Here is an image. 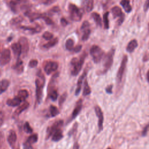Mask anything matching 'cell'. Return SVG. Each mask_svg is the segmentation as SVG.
Listing matches in <instances>:
<instances>
[{
    "mask_svg": "<svg viewBox=\"0 0 149 149\" xmlns=\"http://www.w3.org/2000/svg\"><path fill=\"white\" fill-rule=\"evenodd\" d=\"M61 23L62 26H66L68 24V22L63 17L61 19Z\"/></svg>",
    "mask_w": 149,
    "mask_h": 149,
    "instance_id": "cell-50",
    "label": "cell"
},
{
    "mask_svg": "<svg viewBox=\"0 0 149 149\" xmlns=\"http://www.w3.org/2000/svg\"><path fill=\"white\" fill-rule=\"evenodd\" d=\"M23 149H33L31 147V145L27 144L24 142V143L23 144Z\"/></svg>",
    "mask_w": 149,
    "mask_h": 149,
    "instance_id": "cell-51",
    "label": "cell"
},
{
    "mask_svg": "<svg viewBox=\"0 0 149 149\" xmlns=\"http://www.w3.org/2000/svg\"><path fill=\"white\" fill-rule=\"evenodd\" d=\"M111 12H112L113 17H115V18L118 17H119L118 23L119 25H120L122 23V22H123L124 18H125V15L122 13V9H120V8L118 6H115L112 8Z\"/></svg>",
    "mask_w": 149,
    "mask_h": 149,
    "instance_id": "cell-8",
    "label": "cell"
},
{
    "mask_svg": "<svg viewBox=\"0 0 149 149\" xmlns=\"http://www.w3.org/2000/svg\"><path fill=\"white\" fill-rule=\"evenodd\" d=\"M22 20V17H16V18H14L13 19V21L14 22V23H18L20 22Z\"/></svg>",
    "mask_w": 149,
    "mask_h": 149,
    "instance_id": "cell-52",
    "label": "cell"
},
{
    "mask_svg": "<svg viewBox=\"0 0 149 149\" xmlns=\"http://www.w3.org/2000/svg\"><path fill=\"white\" fill-rule=\"evenodd\" d=\"M69 10L71 19L75 22H79L81 19L82 13L78 7L72 3L69 5Z\"/></svg>",
    "mask_w": 149,
    "mask_h": 149,
    "instance_id": "cell-5",
    "label": "cell"
},
{
    "mask_svg": "<svg viewBox=\"0 0 149 149\" xmlns=\"http://www.w3.org/2000/svg\"><path fill=\"white\" fill-rule=\"evenodd\" d=\"M67 95H68V94H67L66 92L63 93L61 95V97H59V101H58L59 106H62V105L63 104V102H65V101L66 100V99L67 98Z\"/></svg>",
    "mask_w": 149,
    "mask_h": 149,
    "instance_id": "cell-39",
    "label": "cell"
},
{
    "mask_svg": "<svg viewBox=\"0 0 149 149\" xmlns=\"http://www.w3.org/2000/svg\"><path fill=\"white\" fill-rule=\"evenodd\" d=\"M81 3L87 12H90L92 10L93 8L94 0H81Z\"/></svg>",
    "mask_w": 149,
    "mask_h": 149,
    "instance_id": "cell-18",
    "label": "cell"
},
{
    "mask_svg": "<svg viewBox=\"0 0 149 149\" xmlns=\"http://www.w3.org/2000/svg\"><path fill=\"white\" fill-rule=\"evenodd\" d=\"M63 125V121L62 120H59L54 122L50 127H49L47 130V139H48L51 136V135L56 130L61 129Z\"/></svg>",
    "mask_w": 149,
    "mask_h": 149,
    "instance_id": "cell-7",
    "label": "cell"
},
{
    "mask_svg": "<svg viewBox=\"0 0 149 149\" xmlns=\"http://www.w3.org/2000/svg\"><path fill=\"white\" fill-rule=\"evenodd\" d=\"M87 54L86 52L83 53L79 59L77 58H73L70 61L71 65V74L73 76H77L79 72L81 70L83 65L84 63L85 58H86Z\"/></svg>",
    "mask_w": 149,
    "mask_h": 149,
    "instance_id": "cell-2",
    "label": "cell"
},
{
    "mask_svg": "<svg viewBox=\"0 0 149 149\" xmlns=\"http://www.w3.org/2000/svg\"><path fill=\"white\" fill-rule=\"evenodd\" d=\"M58 39L57 38H52V39L50 40L49 42H48L47 43L44 44L43 45V47L46 48V49L50 48L53 47L54 46H55L58 43Z\"/></svg>",
    "mask_w": 149,
    "mask_h": 149,
    "instance_id": "cell-25",
    "label": "cell"
},
{
    "mask_svg": "<svg viewBox=\"0 0 149 149\" xmlns=\"http://www.w3.org/2000/svg\"><path fill=\"white\" fill-rule=\"evenodd\" d=\"M148 0H146V3L144 6V10L145 11H147L148 10Z\"/></svg>",
    "mask_w": 149,
    "mask_h": 149,
    "instance_id": "cell-53",
    "label": "cell"
},
{
    "mask_svg": "<svg viewBox=\"0 0 149 149\" xmlns=\"http://www.w3.org/2000/svg\"><path fill=\"white\" fill-rule=\"evenodd\" d=\"M81 48H82V46L81 45H79L76 46L74 48H73L72 51H73L74 52H79L81 50Z\"/></svg>",
    "mask_w": 149,
    "mask_h": 149,
    "instance_id": "cell-47",
    "label": "cell"
},
{
    "mask_svg": "<svg viewBox=\"0 0 149 149\" xmlns=\"http://www.w3.org/2000/svg\"><path fill=\"white\" fill-rule=\"evenodd\" d=\"M42 37L46 40H50L53 38L54 35H53V34H52L51 33H50L49 31H45L42 34Z\"/></svg>",
    "mask_w": 149,
    "mask_h": 149,
    "instance_id": "cell-40",
    "label": "cell"
},
{
    "mask_svg": "<svg viewBox=\"0 0 149 149\" xmlns=\"http://www.w3.org/2000/svg\"><path fill=\"white\" fill-rule=\"evenodd\" d=\"M4 122V113L2 111H0V127L3 125Z\"/></svg>",
    "mask_w": 149,
    "mask_h": 149,
    "instance_id": "cell-46",
    "label": "cell"
},
{
    "mask_svg": "<svg viewBox=\"0 0 149 149\" xmlns=\"http://www.w3.org/2000/svg\"><path fill=\"white\" fill-rule=\"evenodd\" d=\"M11 58L10 51L9 49H5L1 53L0 56V65L4 66L8 64Z\"/></svg>",
    "mask_w": 149,
    "mask_h": 149,
    "instance_id": "cell-9",
    "label": "cell"
},
{
    "mask_svg": "<svg viewBox=\"0 0 149 149\" xmlns=\"http://www.w3.org/2000/svg\"><path fill=\"white\" fill-rule=\"evenodd\" d=\"M8 142L10 146L13 148L15 146L16 142L17 140V135L16 132L13 130H10L8 136Z\"/></svg>",
    "mask_w": 149,
    "mask_h": 149,
    "instance_id": "cell-15",
    "label": "cell"
},
{
    "mask_svg": "<svg viewBox=\"0 0 149 149\" xmlns=\"http://www.w3.org/2000/svg\"><path fill=\"white\" fill-rule=\"evenodd\" d=\"M148 125H147L143 129V130L142 131V136H146L147 135V132H148Z\"/></svg>",
    "mask_w": 149,
    "mask_h": 149,
    "instance_id": "cell-48",
    "label": "cell"
},
{
    "mask_svg": "<svg viewBox=\"0 0 149 149\" xmlns=\"http://www.w3.org/2000/svg\"><path fill=\"white\" fill-rule=\"evenodd\" d=\"M23 129H24V131L27 133H31L33 132V129L31 127L29 123L27 122H25L23 126Z\"/></svg>",
    "mask_w": 149,
    "mask_h": 149,
    "instance_id": "cell-38",
    "label": "cell"
},
{
    "mask_svg": "<svg viewBox=\"0 0 149 149\" xmlns=\"http://www.w3.org/2000/svg\"><path fill=\"white\" fill-rule=\"evenodd\" d=\"M44 21L47 24H53V22L51 19H50L48 17H47V16H45V15H43L42 16V17H41Z\"/></svg>",
    "mask_w": 149,
    "mask_h": 149,
    "instance_id": "cell-41",
    "label": "cell"
},
{
    "mask_svg": "<svg viewBox=\"0 0 149 149\" xmlns=\"http://www.w3.org/2000/svg\"><path fill=\"white\" fill-rule=\"evenodd\" d=\"M91 16H92L94 20L96 23V24L99 26H102V20H101V17L100 15L98 13L93 12L91 14Z\"/></svg>",
    "mask_w": 149,
    "mask_h": 149,
    "instance_id": "cell-28",
    "label": "cell"
},
{
    "mask_svg": "<svg viewBox=\"0 0 149 149\" xmlns=\"http://www.w3.org/2000/svg\"><path fill=\"white\" fill-rule=\"evenodd\" d=\"M29 103L28 102H27V101L24 102L22 105H20L15 111L13 115V117L15 118H16L17 117H18L22 112H23L24 111H25L29 107Z\"/></svg>",
    "mask_w": 149,
    "mask_h": 149,
    "instance_id": "cell-16",
    "label": "cell"
},
{
    "mask_svg": "<svg viewBox=\"0 0 149 149\" xmlns=\"http://www.w3.org/2000/svg\"><path fill=\"white\" fill-rule=\"evenodd\" d=\"M9 84L10 82L7 79H3L0 81V95L8 89Z\"/></svg>",
    "mask_w": 149,
    "mask_h": 149,
    "instance_id": "cell-21",
    "label": "cell"
},
{
    "mask_svg": "<svg viewBox=\"0 0 149 149\" xmlns=\"http://www.w3.org/2000/svg\"><path fill=\"white\" fill-rule=\"evenodd\" d=\"M120 5L127 13H129L132 11V6L130 4L129 0H122L120 2Z\"/></svg>",
    "mask_w": 149,
    "mask_h": 149,
    "instance_id": "cell-24",
    "label": "cell"
},
{
    "mask_svg": "<svg viewBox=\"0 0 149 149\" xmlns=\"http://www.w3.org/2000/svg\"><path fill=\"white\" fill-rule=\"evenodd\" d=\"M127 62V56L126 55H125L123 56L120 65L119 66V68L118 70L117 74H116V80H117V82L118 83H121V81H122L123 76L124 74V73H125V71L126 69Z\"/></svg>",
    "mask_w": 149,
    "mask_h": 149,
    "instance_id": "cell-6",
    "label": "cell"
},
{
    "mask_svg": "<svg viewBox=\"0 0 149 149\" xmlns=\"http://www.w3.org/2000/svg\"><path fill=\"white\" fill-rule=\"evenodd\" d=\"M90 32H91V31L89 28L83 30V34L81 37V39L83 41H86L88 40V38H89L90 34Z\"/></svg>",
    "mask_w": 149,
    "mask_h": 149,
    "instance_id": "cell-37",
    "label": "cell"
},
{
    "mask_svg": "<svg viewBox=\"0 0 149 149\" xmlns=\"http://www.w3.org/2000/svg\"><path fill=\"white\" fill-rule=\"evenodd\" d=\"M55 1H56V0H46L44 3L46 5H49V4L52 3L53 2H54Z\"/></svg>",
    "mask_w": 149,
    "mask_h": 149,
    "instance_id": "cell-54",
    "label": "cell"
},
{
    "mask_svg": "<svg viewBox=\"0 0 149 149\" xmlns=\"http://www.w3.org/2000/svg\"><path fill=\"white\" fill-rule=\"evenodd\" d=\"M29 96V93L26 90H20L17 93V97L22 101L25 100Z\"/></svg>",
    "mask_w": 149,
    "mask_h": 149,
    "instance_id": "cell-26",
    "label": "cell"
},
{
    "mask_svg": "<svg viewBox=\"0 0 149 149\" xmlns=\"http://www.w3.org/2000/svg\"><path fill=\"white\" fill-rule=\"evenodd\" d=\"M4 141H5V137H4L3 133L2 132H0V149L2 147Z\"/></svg>",
    "mask_w": 149,
    "mask_h": 149,
    "instance_id": "cell-43",
    "label": "cell"
},
{
    "mask_svg": "<svg viewBox=\"0 0 149 149\" xmlns=\"http://www.w3.org/2000/svg\"><path fill=\"white\" fill-rule=\"evenodd\" d=\"M49 115L51 117H54L56 116V115H58L59 113V111L58 110V109L57 108V107H56L54 105H50L49 108Z\"/></svg>",
    "mask_w": 149,
    "mask_h": 149,
    "instance_id": "cell-27",
    "label": "cell"
},
{
    "mask_svg": "<svg viewBox=\"0 0 149 149\" xmlns=\"http://www.w3.org/2000/svg\"><path fill=\"white\" fill-rule=\"evenodd\" d=\"M22 100L17 96L12 99H8L6 101V104L10 107H16L20 104Z\"/></svg>",
    "mask_w": 149,
    "mask_h": 149,
    "instance_id": "cell-19",
    "label": "cell"
},
{
    "mask_svg": "<svg viewBox=\"0 0 149 149\" xmlns=\"http://www.w3.org/2000/svg\"><path fill=\"white\" fill-rule=\"evenodd\" d=\"M74 46V41L72 39L69 38L66 40L65 43L66 48L69 51H72Z\"/></svg>",
    "mask_w": 149,
    "mask_h": 149,
    "instance_id": "cell-33",
    "label": "cell"
},
{
    "mask_svg": "<svg viewBox=\"0 0 149 149\" xmlns=\"http://www.w3.org/2000/svg\"><path fill=\"white\" fill-rule=\"evenodd\" d=\"M95 109V112L96 113L97 116L98 118V129H99V132L101 131L103 129V122H104V115L103 113L101 111V109L100 107L98 105H96L94 108Z\"/></svg>",
    "mask_w": 149,
    "mask_h": 149,
    "instance_id": "cell-11",
    "label": "cell"
},
{
    "mask_svg": "<svg viewBox=\"0 0 149 149\" xmlns=\"http://www.w3.org/2000/svg\"><path fill=\"white\" fill-rule=\"evenodd\" d=\"M77 127H78V124L77 122H75V123L73 124L72 129L68 132V135L69 137H71L72 136L74 135L76 133L77 130Z\"/></svg>",
    "mask_w": 149,
    "mask_h": 149,
    "instance_id": "cell-35",
    "label": "cell"
},
{
    "mask_svg": "<svg viewBox=\"0 0 149 149\" xmlns=\"http://www.w3.org/2000/svg\"><path fill=\"white\" fill-rule=\"evenodd\" d=\"M90 52L93 61L95 63H99L104 55V52L102 51V49L99 46L96 45L92 46Z\"/></svg>",
    "mask_w": 149,
    "mask_h": 149,
    "instance_id": "cell-3",
    "label": "cell"
},
{
    "mask_svg": "<svg viewBox=\"0 0 149 149\" xmlns=\"http://www.w3.org/2000/svg\"><path fill=\"white\" fill-rule=\"evenodd\" d=\"M38 140V136L36 134H33L31 136H30L28 139L26 140V141H25L26 143L29 144H33L35 143H36Z\"/></svg>",
    "mask_w": 149,
    "mask_h": 149,
    "instance_id": "cell-29",
    "label": "cell"
},
{
    "mask_svg": "<svg viewBox=\"0 0 149 149\" xmlns=\"http://www.w3.org/2000/svg\"><path fill=\"white\" fill-rule=\"evenodd\" d=\"M112 88H113V85L112 84H110L108 85V86H107V87L105 88V91L107 93L111 94L112 93Z\"/></svg>",
    "mask_w": 149,
    "mask_h": 149,
    "instance_id": "cell-44",
    "label": "cell"
},
{
    "mask_svg": "<svg viewBox=\"0 0 149 149\" xmlns=\"http://www.w3.org/2000/svg\"><path fill=\"white\" fill-rule=\"evenodd\" d=\"M60 10V9L58 6H54L50 10V12H53V13H57Z\"/></svg>",
    "mask_w": 149,
    "mask_h": 149,
    "instance_id": "cell-49",
    "label": "cell"
},
{
    "mask_svg": "<svg viewBox=\"0 0 149 149\" xmlns=\"http://www.w3.org/2000/svg\"><path fill=\"white\" fill-rule=\"evenodd\" d=\"M20 28L25 30L31 31L32 32H38L41 30V29L40 27H30V26H21Z\"/></svg>",
    "mask_w": 149,
    "mask_h": 149,
    "instance_id": "cell-34",
    "label": "cell"
},
{
    "mask_svg": "<svg viewBox=\"0 0 149 149\" xmlns=\"http://www.w3.org/2000/svg\"><path fill=\"white\" fill-rule=\"evenodd\" d=\"M108 15H109V12H107L105 13L103 16V22H104L105 29H108L109 28Z\"/></svg>",
    "mask_w": 149,
    "mask_h": 149,
    "instance_id": "cell-36",
    "label": "cell"
},
{
    "mask_svg": "<svg viewBox=\"0 0 149 149\" xmlns=\"http://www.w3.org/2000/svg\"><path fill=\"white\" fill-rule=\"evenodd\" d=\"M19 42L22 48V53L26 55L29 51V44L27 39L24 37H22L20 38Z\"/></svg>",
    "mask_w": 149,
    "mask_h": 149,
    "instance_id": "cell-14",
    "label": "cell"
},
{
    "mask_svg": "<svg viewBox=\"0 0 149 149\" xmlns=\"http://www.w3.org/2000/svg\"><path fill=\"white\" fill-rule=\"evenodd\" d=\"M115 51V49L114 48H112L105 56L103 64V70L102 71V73H105L106 72H107V71L111 68V66L112 65Z\"/></svg>",
    "mask_w": 149,
    "mask_h": 149,
    "instance_id": "cell-4",
    "label": "cell"
},
{
    "mask_svg": "<svg viewBox=\"0 0 149 149\" xmlns=\"http://www.w3.org/2000/svg\"><path fill=\"white\" fill-rule=\"evenodd\" d=\"M91 93V88L88 84V82L87 80L86 79L84 81V88H83V95L84 96H86L89 95Z\"/></svg>",
    "mask_w": 149,
    "mask_h": 149,
    "instance_id": "cell-30",
    "label": "cell"
},
{
    "mask_svg": "<svg viewBox=\"0 0 149 149\" xmlns=\"http://www.w3.org/2000/svg\"><path fill=\"white\" fill-rule=\"evenodd\" d=\"M58 68V63L54 61H48L45 63L44 66V70L47 74H50L51 73L56 71Z\"/></svg>",
    "mask_w": 149,
    "mask_h": 149,
    "instance_id": "cell-10",
    "label": "cell"
},
{
    "mask_svg": "<svg viewBox=\"0 0 149 149\" xmlns=\"http://www.w3.org/2000/svg\"><path fill=\"white\" fill-rule=\"evenodd\" d=\"M13 69H16V70H17L19 72H22L23 71V62L19 58L17 59V61L16 64L13 66Z\"/></svg>",
    "mask_w": 149,
    "mask_h": 149,
    "instance_id": "cell-32",
    "label": "cell"
},
{
    "mask_svg": "<svg viewBox=\"0 0 149 149\" xmlns=\"http://www.w3.org/2000/svg\"><path fill=\"white\" fill-rule=\"evenodd\" d=\"M107 149H111V148H107Z\"/></svg>",
    "mask_w": 149,
    "mask_h": 149,
    "instance_id": "cell-56",
    "label": "cell"
},
{
    "mask_svg": "<svg viewBox=\"0 0 149 149\" xmlns=\"http://www.w3.org/2000/svg\"><path fill=\"white\" fill-rule=\"evenodd\" d=\"M11 48L15 55L16 56L17 58H19L22 54V48L19 42H15L12 44Z\"/></svg>",
    "mask_w": 149,
    "mask_h": 149,
    "instance_id": "cell-17",
    "label": "cell"
},
{
    "mask_svg": "<svg viewBox=\"0 0 149 149\" xmlns=\"http://www.w3.org/2000/svg\"><path fill=\"white\" fill-rule=\"evenodd\" d=\"M87 69H86L84 70V71L83 72V73H82V74L79 77L78 80H77V87H76V91H75V95L76 96H77L80 92V90H81V86H82V84H83V81L84 80V79H85V77H86L87 76Z\"/></svg>",
    "mask_w": 149,
    "mask_h": 149,
    "instance_id": "cell-13",
    "label": "cell"
},
{
    "mask_svg": "<svg viewBox=\"0 0 149 149\" xmlns=\"http://www.w3.org/2000/svg\"><path fill=\"white\" fill-rule=\"evenodd\" d=\"M27 16L30 18L31 21H34V20L41 18L42 15L38 13H31L27 14Z\"/></svg>",
    "mask_w": 149,
    "mask_h": 149,
    "instance_id": "cell-31",
    "label": "cell"
},
{
    "mask_svg": "<svg viewBox=\"0 0 149 149\" xmlns=\"http://www.w3.org/2000/svg\"><path fill=\"white\" fill-rule=\"evenodd\" d=\"M82 105H83V101L81 99H80L77 101V102L76 104L75 107L72 112V116L70 117V119H69V121H72V120H73L79 113V112L81 111V109L82 108Z\"/></svg>",
    "mask_w": 149,
    "mask_h": 149,
    "instance_id": "cell-12",
    "label": "cell"
},
{
    "mask_svg": "<svg viewBox=\"0 0 149 149\" xmlns=\"http://www.w3.org/2000/svg\"><path fill=\"white\" fill-rule=\"evenodd\" d=\"M38 65V61L36 59H31L29 63V66L30 68H35Z\"/></svg>",
    "mask_w": 149,
    "mask_h": 149,
    "instance_id": "cell-42",
    "label": "cell"
},
{
    "mask_svg": "<svg viewBox=\"0 0 149 149\" xmlns=\"http://www.w3.org/2000/svg\"><path fill=\"white\" fill-rule=\"evenodd\" d=\"M89 23L87 22V21H84L83 23V24L81 26V29L82 30H84V29H88L89 28Z\"/></svg>",
    "mask_w": 149,
    "mask_h": 149,
    "instance_id": "cell-45",
    "label": "cell"
},
{
    "mask_svg": "<svg viewBox=\"0 0 149 149\" xmlns=\"http://www.w3.org/2000/svg\"><path fill=\"white\" fill-rule=\"evenodd\" d=\"M52 140L55 142L59 141L63 138V134H62V131L61 129H59L55 132L52 134Z\"/></svg>",
    "mask_w": 149,
    "mask_h": 149,
    "instance_id": "cell-22",
    "label": "cell"
},
{
    "mask_svg": "<svg viewBox=\"0 0 149 149\" xmlns=\"http://www.w3.org/2000/svg\"><path fill=\"white\" fill-rule=\"evenodd\" d=\"M137 45H138V44H137V40H132L127 44V47H126V51L130 53L133 52L134 51V50L137 48Z\"/></svg>",
    "mask_w": 149,
    "mask_h": 149,
    "instance_id": "cell-20",
    "label": "cell"
},
{
    "mask_svg": "<svg viewBox=\"0 0 149 149\" xmlns=\"http://www.w3.org/2000/svg\"><path fill=\"white\" fill-rule=\"evenodd\" d=\"M73 149H79V145L77 142H75L74 143V144L73 145Z\"/></svg>",
    "mask_w": 149,
    "mask_h": 149,
    "instance_id": "cell-55",
    "label": "cell"
},
{
    "mask_svg": "<svg viewBox=\"0 0 149 149\" xmlns=\"http://www.w3.org/2000/svg\"><path fill=\"white\" fill-rule=\"evenodd\" d=\"M48 95L49 98L52 100V101H55L58 98V93L54 87L48 88Z\"/></svg>",
    "mask_w": 149,
    "mask_h": 149,
    "instance_id": "cell-23",
    "label": "cell"
},
{
    "mask_svg": "<svg viewBox=\"0 0 149 149\" xmlns=\"http://www.w3.org/2000/svg\"><path fill=\"white\" fill-rule=\"evenodd\" d=\"M37 77L36 79V101L40 104L41 102L42 98V90L45 84V79L44 74L42 73L40 70L37 72Z\"/></svg>",
    "mask_w": 149,
    "mask_h": 149,
    "instance_id": "cell-1",
    "label": "cell"
}]
</instances>
